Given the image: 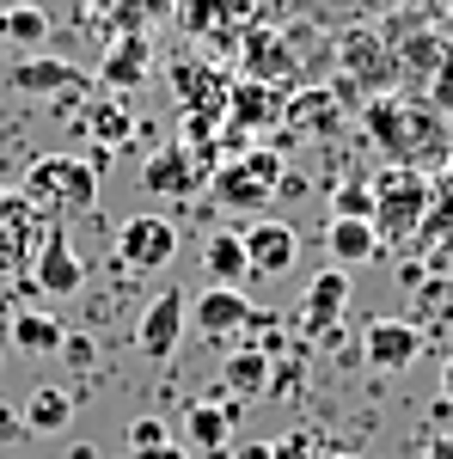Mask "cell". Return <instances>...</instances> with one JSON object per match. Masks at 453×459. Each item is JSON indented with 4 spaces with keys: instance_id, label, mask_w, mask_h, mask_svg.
<instances>
[{
    "instance_id": "1",
    "label": "cell",
    "mask_w": 453,
    "mask_h": 459,
    "mask_svg": "<svg viewBox=\"0 0 453 459\" xmlns=\"http://www.w3.org/2000/svg\"><path fill=\"white\" fill-rule=\"evenodd\" d=\"M99 166L86 153H43L31 172H25V203H31L43 221H62L68 227L74 214H92L99 209Z\"/></svg>"
},
{
    "instance_id": "2",
    "label": "cell",
    "mask_w": 453,
    "mask_h": 459,
    "mask_svg": "<svg viewBox=\"0 0 453 459\" xmlns=\"http://www.w3.org/2000/svg\"><path fill=\"white\" fill-rule=\"evenodd\" d=\"M209 184H214V190H209L214 209L251 214V209H264V203H270V196L282 190V153H276V147H245L240 160L214 166Z\"/></svg>"
},
{
    "instance_id": "3",
    "label": "cell",
    "mask_w": 453,
    "mask_h": 459,
    "mask_svg": "<svg viewBox=\"0 0 453 459\" xmlns=\"http://www.w3.org/2000/svg\"><path fill=\"white\" fill-rule=\"evenodd\" d=\"M429 209V184L417 172H380L374 178V233L380 239H411Z\"/></svg>"
},
{
    "instance_id": "4",
    "label": "cell",
    "mask_w": 453,
    "mask_h": 459,
    "mask_svg": "<svg viewBox=\"0 0 453 459\" xmlns=\"http://www.w3.org/2000/svg\"><path fill=\"white\" fill-rule=\"evenodd\" d=\"M6 86L25 92V99H62V105L86 99V92H99L92 74L74 68V62H62V56H19V62L6 68Z\"/></svg>"
},
{
    "instance_id": "5",
    "label": "cell",
    "mask_w": 453,
    "mask_h": 459,
    "mask_svg": "<svg viewBox=\"0 0 453 459\" xmlns=\"http://www.w3.org/2000/svg\"><path fill=\"white\" fill-rule=\"evenodd\" d=\"M178 257V227L166 214H129L117 227V264L135 270V276H153Z\"/></svg>"
},
{
    "instance_id": "6",
    "label": "cell",
    "mask_w": 453,
    "mask_h": 459,
    "mask_svg": "<svg viewBox=\"0 0 453 459\" xmlns=\"http://www.w3.org/2000/svg\"><path fill=\"white\" fill-rule=\"evenodd\" d=\"M49 221L25 203V190H0V276H25Z\"/></svg>"
},
{
    "instance_id": "7",
    "label": "cell",
    "mask_w": 453,
    "mask_h": 459,
    "mask_svg": "<svg viewBox=\"0 0 453 459\" xmlns=\"http://www.w3.org/2000/svg\"><path fill=\"white\" fill-rule=\"evenodd\" d=\"M184 325H190V300H184V288H160L153 300H147V313L135 325V350L147 361H172L178 343H184Z\"/></svg>"
},
{
    "instance_id": "8",
    "label": "cell",
    "mask_w": 453,
    "mask_h": 459,
    "mask_svg": "<svg viewBox=\"0 0 453 459\" xmlns=\"http://www.w3.org/2000/svg\"><path fill=\"white\" fill-rule=\"evenodd\" d=\"M31 288L56 294V300H68V294L86 288V264H80V251H74L62 221H49V233H43V246H37V257H31Z\"/></svg>"
},
{
    "instance_id": "9",
    "label": "cell",
    "mask_w": 453,
    "mask_h": 459,
    "mask_svg": "<svg viewBox=\"0 0 453 459\" xmlns=\"http://www.w3.org/2000/svg\"><path fill=\"white\" fill-rule=\"evenodd\" d=\"M423 350V325L411 318H368V331H362V361L374 368V374H405Z\"/></svg>"
},
{
    "instance_id": "10",
    "label": "cell",
    "mask_w": 453,
    "mask_h": 459,
    "mask_svg": "<svg viewBox=\"0 0 453 459\" xmlns=\"http://www.w3.org/2000/svg\"><path fill=\"white\" fill-rule=\"evenodd\" d=\"M240 239H245V257H251V276H288V270H294L301 239H294L288 221L257 214V221H245V227H240Z\"/></svg>"
},
{
    "instance_id": "11",
    "label": "cell",
    "mask_w": 453,
    "mask_h": 459,
    "mask_svg": "<svg viewBox=\"0 0 453 459\" xmlns=\"http://www.w3.org/2000/svg\"><path fill=\"white\" fill-rule=\"evenodd\" d=\"M203 172H209V160H196L190 147H160L153 160H147V172H141V184H147V196H166V203H184L196 184H203Z\"/></svg>"
},
{
    "instance_id": "12",
    "label": "cell",
    "mask_w": 453,
    "mask_h": 459,
    "mask_svg": "<svg viewBox=\"0 0 453 459\" xmlns=\"http://www.w3.org/2000/svg\"><path fill=\"white\" fill-rule=\"evenodd\" d=\"M190 325H196L203 337H233V331L251 325V300H245L233 282H214V288H203V300L190 307Z\"/></svg>"
},
{
    "instance_id": "13",
    "label": "cell",
    "mask_w": 453,
    "mask_h": 459,
    "mask_svg": "<svg viewBox=\"0 0 453 459\" xmlns=\"http://www.w3.org/2000/svg\"><path fill=\"white\" fill-rule=\"evenodd\" d=\"M325 251H331L337 270H362V264L380 257V233H374V221H362V214H331V227H325Z\"/></svg>"
},
{
    "instance_id": "14",
    "label": "cell",
    "mask_w": 453,
    "mask_h": 459,
    "mask_svg": "<svg viewBox=\"0 0 453 459\" xmlns=\"http://www.w3.org/2000/svg\"><path fill=\"white\" fill-rule=\"evenodd\" d=\"M344 300H349V270H318L313 288H307V300H301V325L307 331H331L337 325V313H344Z\"/></svg>"
},
{
    "instance_id": "15",
    "label": "cell",
    "mask_w": 453,
    "mask_h": 459,
    "mask_svg": "<svg viewBox=\"0 0 453 459\" xmlns=\"http://www.w3.org/2000/svg\"><path fill=\"white\" fill-rule=\"evenodd\" d=\"M141 74H147V37L123 31L117 37V49L105 56V68H99V92H129V86H141Z\"/></svg>"
},
{
    "instance_id": "16",
    "label": "cell",
    "mask_w": 453,
    "mask_h": 459,
    "mask_svg": "<svg viewBox=\"0 0 453 459\" xmlns=\"http://www.w3.org/2000/svg\"><path fill=\"white\" fill-rule=\"evenodd\" d=\"M203 264H209L214 282H245V276H251V257H245L240 227H221V233H209V239H203Z\"/></svg>"
},
{
    "instance_id": "17",
    "label": "cell",
    "mask_w": 453,
    "mask_h": 459,
    "mask_svg": "<svg viewBox=\"0 0 453 459\" xmlns=\"http://www.w3.org/2000/svg\"><path fill=\"white\" fill-rule=\"evenodd\" d=\"M74 423V398L62 386H37L25 404V435H62Z\"/></svg>"
},
{
    "instance_id": "18",
    "label": "cell",
    "mask_w": 453,
    "mask_h": 459,
    "mask_svg": "<svg viewBox=\"0 0 453 459\" xmlns=\"http://www.w3.org/2000/svg\"><path fill=\"white\" fill-rule=\"evenodd\" d=\"M49 13L43 6H31V0H19V6H0V37L6 43H19V49H43L49 43Z\"/></svg>"
},
{
    "instance_id": "19",
    "label": "cell",
    "mask_w": 453,
    "mask_h": 459,
    "mask_svg": "<svg viewBox=\"0 0 453 459\" xmlns=\"http://www.w3.org/2000/svg\"><path fill=\"white\" fill-rule=\"evenodd\" d=\"M221 386L240 392V398H257V392H270V355L257 350H233L221 361Z\"/></svg>"
},
{
    "instance_id": "20",
    "label": "cell",
    "mask_w": 453,
    "mask_h": 459,
    "mask_svg": "<svg viewBox=\"0 0 453 459\" xmlns=\"http://www.w3.org/2000/svg\"><path fill=\"white\" fill-rule=\"evenodd\" d=\"M80 129H86L99 147H117V142H123V129H129V105H123V92H99L92 110L80 117Z\"/></svg>"
},
{
    "instance_id": "21",
    "label": "cell",
    "mask_w": 453,
    "mask_h": 459,
    "mask_svg": "<svg viewBox=\"0 0 453 459\" xmlns=\"http://www.w3.org/2000/svg\"><path fill=\"white\" fill-rule=\"evenodd\" d=\"M227 429H233V411L227 404H190V417H184L190 447H203V454H221L227 447Z\"/></svg>"
},
{
    "instance_id": "22",
    "label": "cell",
    "mask_w": 453,
    "mask_h": 459,
    "mask_svg": "<svg viewBox=\"0 0 453 459\" xmlns=\"http://www.w3.org/2000/svg\"><path fill=\"white\" fill-rule=\"evenodd\" d=\"M62 331H68V325H56V318H43V313L13 318V343H19L25 355H56L62 350Z\"/></svg>"
},
{
    "instance_id": "23",
    "label": "cell",
    "mask_w": 453,
    "mask_h": 459,
    "mask_svg": "<svg viewBox=\"0 0 453 459\" xmlns=\"http://www.w3.org/2000/svg\"><path fill=\"white\" fill-rule=\"evenodd\" d=\"M166 13H172V0H117V25L135 37H147V25L166 19Z\"/></svg>"
},
{
    "instance_id": "24",
    "label": "cell",
    "mask_w": 453,
    "mask_h": 459,
    "mask_svg": "<svg viewBox=\"0 0 453 459\" xmlns=\"http://www.w3.org/2000/svg\"><path fill=\"white\" fill-rule=\"evenodd\" d=\"M160 447H172V429L160 423V417H135L129 423V454L147 459V454H160Z\"/></svg>"
},
{
    "instance_id": "25",
    "label": "cell",
    "mask_w": 453,
    "mask_h": 459,
    "mask_svg": "<svg viewBox=\"0 0 453 459\" xmlns=\"http://www.w3.org/2000/svg\"><path fill=\"white\" fill-rule=\"evenodd\" d=\"M331 214H362V221H374V184H337Z\"/></svg>"
},
{
    "instance_id": "26",
    "label": "cell",
    "mask_w": 453,
    "mask_h": 459,
    "mask_svg": "<svg viewBox=\"0 0 453 459\" xmlns=\"http://www.w3.org/2000/svg\"><path fill=\"white\" fill-rule=\"evenodd\" d=\"M56 355L74 361V368H92V355H99V350H92V337H86V331H62V350H56Z\"/></svg>"
},
{
    "instance_id": "27",
    "label": "cell",
    "mask_w": 453,
    "mask_h": 459,
    "mask_svg": "<svg viewBox=\"0 0 453 459\" xmlns=\"http://www.w3.org/2000/svg\"><path fill=\"white\" fill-rule=\"evenodd\" d=\"M423 459H453V435H435V441L423 447Z\"/></svg>"
},
{
    "instance_id": "28",
    "label": "cell",
    "mask_w": 453,
    "mask_h": 459,
    "mask_svg": "<svg viewBox=\"0 0 453 459\" xmlns=\"http://www.w3.org/2000/svg\"><path fill=\"white\" fill-rule=\"evenodd\" d=\"M441 398H448V404H453V355H448V361H441Z\"/></svg>"
},
{
    "instance_id": "29",
    "label": "cell",
    "mask_w": 453,
    "mask_h": 459,
    "mask_svg": "<svg viewBox=\"0 0 453 459\" xmlns=\"http://www.w3.org/2000/svg\"><path fill=\"white\" fill-rule=\"evenodd\" d=\"M233 459H276V447H240Z\"/></svg>"
},
{
    "instance_id": "30",
    "label": "cell",
    "mask_w": 453,
    "mask_h": 459,
    "mask_svg": "<svg viewBox=\"0 0 453 459\" xmlns=\"http://www.w3.org/2000/svg\"><path fill=\"white\" fill-rule=\"evenodd\" d=\"M147 459H184V447H160V454H147Z\"/></svg>"
}]
</instances>
